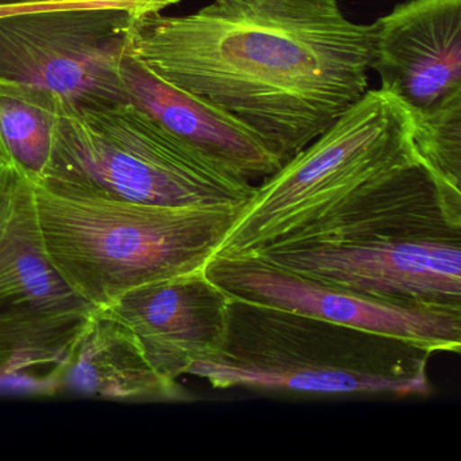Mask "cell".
<instances>
[{"label": "cell", "mask_w": 461, "mask_h": 461, "mask_svg": "<svg viewBox=\"0 0 461 461\" xmlns=\"http://www.w3.org/2000/svg\"><path fill=\"white\" fill-rule=\"evenodd\" d=\"M67 2H82V0H0V9L14 7L39 6V5L67 4Z\"/></svg>", "instance_id": "15"}, {"label": "cell", "mask_w": 461, "mask_h": 461, "mask_svg": "<svg viewBox=\"0 0 461 461\" xmlns=\"http://www.w3.org/2000/svg\"><path fill=\"white\" fill-rule=\"evenodd\" d=\"M109 399L179 398L126 326L96 310L55 376V391Z\"/></svg>", "instance_id": "13"}, {"label": "cell", "mask_w": 461, "mask_h": 461, "mask_svg": "<svg viewBox=\"0 0 461 461\" xmlns=\"http://www.w3.org/2000/svg\"><path fill=\"white\" fill-rule=\"evenodd\" d=\"M412 158L418 156L409 112L387 91L368 90L328 131L256 185L215 255H252L299 215Z\"/></svg>", "instance_id": "6"}, {"label": "cell", "mask_w": 461, "mask_h": 461, "mask_svg": "<svg viewBox=\"0 0 461 461\" xmlns=\"http://www.w3.org/2000/svg\"><path fill=\"white\" fill-rule=\"evenodd\" d=\"M120 77L128 104L221 168L253 183L283 166L247 126L161 79L131 53L121 60Z\"/></svg>", "instance_id": "12"}, {"label": "cell", "mask_w": 461, "mask_h": 461, "mask_svg": "<svg viewBox=\"0 0 461 461\" xmlns=\"http://www.w3.org/2000/svg\"><path fill=\"white\" fill-rule=\"evenodd\" d=\"M229 299L203 268L131 288L98 310L126 326L156 372L176 383L222 347Z\"/></svg>", "instance_id": "11"}, {"label": "cell", "mask_w": 461, "mask_h": 461, "mask_svg": "<svg viewBox=\"0 0 461 461\" xmlns=\"http://www.w3.org/2000/svg\"><path fill=\"white\" fill-rule=\"evenodd\" d=\"M34 188L50 260L96 310L131 288L203 269L244 207L90 201Z\"/></svg>", "instance_id": "4"}, {"label": "cell", "mask_w": 461, "mask_h": 461, "mask_svg": "<svg viewBox=\"0 0 461 461\" xmlns=\"http://www.w3.org/2000/svg\"><path fill=\"white\" fill-rule=\"evenodd\" d=\"M375 23L371 68L412 121L461 106V0H409Z\"/></svg>", "instance_id": "10"}, {"label": "cell", "mask_w": 461, "mask_h": 461, "mask_svg": "<svg viewBox=\"0 0 461 461\" xmlns=\"http://www.w3.org/2000/svg\"><path fill=\"white\" fill-rule=\"evenodd\" d=\"M56 195L185 209H231L256 185L199 155L131 104L59 99L52 153L39 182Z\"/></svg>", "instance_id": "3"}, {"label": "cell", "mask_w": 461, "mask_h": 461, "mask_svg": "<svg viewBox=\"0 0 461 461\" xmlns=\"http://www.w3.org/2000/svg\"><path fill=\"white\" fill-rule=\"evenodd\" d=\"M10 163L9 158H7L6 153H5L4 148L0 145V169L4 168L5 166Z\"/></svg>", "instance_id": "16"}, {"label": "cell", "mask_w": 461, "mask_h": 461, "mask_svg": "<svg viewBox=\"0 0 461 461\" xmlns=\"http://www.w3.org/2000/svg\"><path fill=\"white\" fill-rule=\"evenodd\" d=\"M179 0H82L0 17V82L50 91L72 104H128L120 64L131 26Z\"/></svg>", "instance_id": "8"}, {"label": "cell", "mask_w": 461, "mask_h": 461, "mask_svg": "<svg viewBox=\"0 0 461 461\" xmlns=\"http://www.w3.org/2000/svg\"><path fill=\"white\" fill-rule=\"evenodd\" d=\"M247 256L376 301L461 310V223L438 204L364 210Z\"/></svg>", "instance_id": "5"}, {"label": "cell", "mask_w": 461, "mask_h": 461, "mask_svg": "<svg viewBox=\"0 0 461 461\" xmlns=\"http://www.w3.org/2000/svg\"><path fill=\"white\" fill-rule=\"evenodd\" d=\"M96 312L50 260L36 188L14 164L0 169V382L55 376Z\"/></svg>", "instance_id": "7"}, {"label": "cell", "mask_w": 461, "mask_h": 461, "mask_svg": "<svg viewBox=\"0 0 461 461\" xmlns=\"http://www.w3.org/2000/svg\"><path fill=\"white\" fill-rule=\"evenodd\" d=\"M375 33L339 0H210L193 14L140 15L126 52L247 126L285 164L368 91Z\"/></svg>", "instance_id": "1"}, {"label": "cell", "mask_w": 461, "mask_h": 461, "mask_svg": "<svg viewBox=\"0 0 461 461\" xmlns=\"http://www.w3.org/2000/svg\"><path fill=\"white\" fill-rule=\"evenodd\" d=\"M431 355L398 337L230 296L222 347L187 375L215 390L426 396Z\"/></svg>", "instance_id": "2"}, {"label": "cell", "mask_w": 461, "mask_h": 461, "mask_svg": "<svg viewBox=\"0 0 461 461\" xmlns=\"http://www.w3.org/2000/svg\"><path fill=\"white\" fill-rule=\"evenodd\" d=\"M204 272L229 296L460 353L461 310L404 306L323 285L255 256H212Z\"/></svg>", "instance_id": "9"}, {"label": "cell", "mask_w": 461, "mask_h": 461, "mask_svg": "<svg viewBox=\"0 0 461 461\" xmlns=\"http://www.w3.org/2000/svg\"><path fill=\"white\" fill-rule=\"evenodd\" d=\"M59 99L42 88L0 82V145L10 163L34 183L52 153Z\"/></svg>", "instance_id": "14"}]
</instances>
